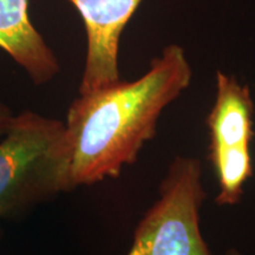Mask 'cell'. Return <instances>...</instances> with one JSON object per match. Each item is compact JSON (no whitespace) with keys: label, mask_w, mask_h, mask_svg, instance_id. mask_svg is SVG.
<instances>
[{"label":"cell","mask_w":255,"mask_h":255,"mask_svg":"<svg viewBox=\"0 0 255 255\" xmlns=\"http://www.w3.org/2000/svg\"><path fill=\"white\" fill-rule=\"evenodd\" d=\"M191 78L184 50L170 44L136 81L79 94L64 123L71 190L119 177L124 167L135 163L143 145L155 137L161 114Z\"/></svg>","instance_id":"1"},{"label":"cell","mask_w":255,"mask_h":255,"mask_svg":"<svg viewBox=\"0 0 255 255\" xmlns=\"http://www.w3.org/2000/svg\"><path fill=\"white\" fill-rule=\"evenodd\" d=\"M65 124L33 111L14 115L0 141V219L71 191Z\"/></svg>","instance_id":"2"},{"label":"cell","mask_w":255,"mask_h":255,"mask_svg":"<svg viewBox=\"0 0 255 255\" xmlns=\"http://www.w3.org/2000/svg\"><path fill=\"white\" fill-rule=\"evenodd\" d=\"M202 176L197 158L176 156L171 161L158 199L137 225L127 255H212L200 229L207 197Z\"/></svg>","instance_id":"3"},{"label":"cell","mask_w":255,"mask_h":255,"mask_svg":"<svg viewBox=\"0 0 255 255\" xmlns=\"http://www.w3.org/2000/svg\"><path fill=\"white\" fill-rule=\"evenodd\" d=\"M216 96L206 123L209 130L208 159L218 177L215 202H240L245 184L253 175L251 143L254 137V102L250 88L235 76L216 71Z\"/></svg>","instance_id":"4"},{"label":"cell","mask_w":255,"mask_h":255,"mask_svg":"<svg viewBox=\"0 0 255 255\" xmlns=\"http://www.w3.org/2000/svg\"><path fill=\"white\" fill-rule=\"evenodd\" d=\"M87 32V58L79 94L121 81L119 51L122 32L143 0H68Z\"/></svg>","instance_id":"5"},{"label":"cell","mask_w":255,"mask_h":255,"mask_svg":"<svg viewBox=\"0 0 255 255\" xmlns=\"http://www.w3.org/2000/svg\"><path fill=\"white\" fill-rule=\"evenodd\" d=\"M30 0H0V49L20 65L36 85L58 75L60 65L53 51L32 24Z\"/></svg>","instance_id":"6"},{"label":"cell","mask_w":255,"mask_h":255,"mask_svg":"<svg viewBox=\"0 0 255 255\" xmlns=\"http://www.w3.org/2000/svg\"><path fill=\"white\" fill-rule=\"evenodd\" d=\"M13 117L14 115L11 111V109H9L4 102L0 100V136H2L7 131Z\"/></svg>","instance_id":"7"},{"label":"cell","mask_w":255,"mask_h":255,"mask_svg":"<svg viewBox=\"0 0 255 255\" xmlns=\"http://www.w3.org/2000/svg\"><path fill=\"white\" fill-rule=\"evenodd\" d=\"M226 255H242V254L238 250H235V248H229V250L226 252Z\"/></svg>","instance_id":"8"}]
</instances>
